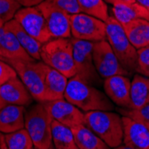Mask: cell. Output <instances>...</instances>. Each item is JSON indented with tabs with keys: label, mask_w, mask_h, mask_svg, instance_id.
<instances>
[{
	"label": "cell",
	"mask_w": 149,
	"mask_h": 149,
	"mask_svg": "<svg viewBox=\"0 0 149 149\" xmlns=\"http://www.w3.org/2000/svg\"><path fill=\"white\" fill-rule=\"evenodd\" d=\"M64 99L85 113L113 109V105L106 95L77 75L68 80Z\"/></svg>",
	"instance_id": "1"
},
{
	"label": "cell",
	"mask_w": 149,
	"mask_h": 149,
	"mask_svg": "<svg viewBox=\"0 0 149 149\" xmlns=\"http://www.w3.org/2000/svg\"><path fill=\"white\" fill-rule=\"evenodd\" d=\"M85 125L112 148L123 142V123L115 113L110 111H91L85 113Z\"/></svg>",
	"instance_id": "2"
},
{
	"label": "cell",
	"mask_w": 149,
	"mask_h": 149,
	"mask_svg": "<svg viewBox=\"0 0 149 149\" xmlns=\"http://www.w3.org/2000/svg\"><path fill=\"white\" fill-rule=\"evenodd\" d=\"M40 57L43 63L57 70L67 78H72L77 73L72 44L69 38H53L43 44Z\"/></svg>",
	"instance_id": "3"
},
{
	"label": "cell",
	"mask_w": 149,
	"mask_h": 149,
	"mask_svg": "<svg viewBox=\"0 0 149 149\" xmlns=\"http://www.w3.org/2000/svg\"><path fill=\"white\" fill-rule=\"evenodd\" d=\"M106 24V40L119 62L130 73L138 71V50L135 48L118 21L109 17Z\"/></svg>",
	"instance_id": "4"
},
{
	"label": "cell",
	"mask_w": 149,
	"mask_h": 149,
	"mask_svg": "<svg viewBox=\"0 0 149 149\" xmlns=\"http://www.w3.org/2000/svg\"><path fill=\"white\" fill-rule=\"evenodd\" d=\"M52 117L43 103L33 105L25 113L24 129L38 149H48L53 145Z\"/></svg>",
	"instance_id": "5"
},
{
	"label": "cell",
	"mask_w": 149,
	"mask_h": 149,
	"mask_svg": "<svg viewBox=\"0 0 149 149\" xmlns=\"http://www.w3.org/2000/svg\"><path fill=\"white\" fill-rule=\"evenodd\" d=\"M15 70L17 76L28 88L32 97L38 103L46 102L44 79L42 75V62H27L21 60H5Z\"/></svg>",
	"instance_id": "6"
},
{
	"label": "cell",
	"mask_w": 149,
	"mask_h": 149,
	"mask_svg": "<svg viewBox=\"0 0 149 149\" xmlns=\"http://www.w3.org/2000/svg\"><path fill=\"white\" fill-rule=\"evenodd\" d=\"M73 59L76 67V75L89 84H99L100 76L97 73L93 61L94 43L86 40L71 38Z\"/></svg>",
	"instance_id": "7"
},
{
	"label": "cell",
	"mask_w": 149,
	"mask_h": 149,
	"mask_svg": "<svg viewBox=\"0 0 149 149\" xmlns=\"http://www.w3.org/2000/svg\"><path fill=\"white\" fill-rule=\"evenodd\" d=\"M71 33L74 38L93 43L106 39V24L84 13L71 15Z\"/></svg>",
	"instance_id": "8"
},
{
	"label": "cell",
	"mask_w": 149,
	"mask_h": 149,
	"mask_svg": "<svg viewBox=\"0 0 149 149\" xmlns=\"http://www.w3.org/2000/svg\"><path fill=\"white\" fill-rule=\"evenodd\" d=\"M93 61L99 76L107 79L114 75H128L130 72L120 64L107 40L94 43Z\"/></svg>",
	"instance_id": "9"
},
{
	"label": "cell",
	"mask_w": 149,
	"mask_h": 149,
	"mask_svg": "<svg viewBox=\"0 0 149 149\" xmlns=\"http://www.w3.org/2000/svg\"><path fill=\"white\" fill-rule=\"evenodd\" d=\"M46 20L47 28L54 38H69L71 33V15L52 0H45L38 6Z\"/></svg>",
	"instance_id": "10"
},
{
	"label": "cell",
	"mask_w": 149,
	"mask_h": 149,
	"mask_svg": "<svg viewBox=\"0 0 149 149\" xmlns=\"http://www.w3.org/2000/svg\"><path fill=\"white\" fill-rule=\"evenodd\" d=\"M15 19L31 37L41 44H45L54 38L49 32L46 20L38 6L21 8Z\"/></svg>",
	"instance_id": "11"
},
{
	"label": "cell",
	"mask_w": 149,
	"mask_h": 149,
	"mask_svg": "<svg viewBox=\"0 0 149 149\" xmlns=\"http://www.w3.org/2000/svg\"><path fill=\"white\" fill-rule=\"evenodd\" d=\"M43 104L52 119L64 126L72 129L85 125V113L64 98L44 102Z\"/></svg>",
	"instance_id": "12"
},
{
	"label": "cell",
	"mask_w": 149,
	"mask_h": 149,
	"mask_svg": "<svg viewBox=\"0 0 149 149\" xmlns=\"http://www.w3.org/2000/svg\"><path fill=\"white\" fill-rule=\"evenodd\" d=\"M131 81L124 75H114L104 79V89L106 96L121 108H130Z\"/></svg>",
	"instance_id": "13"
},
{
	"label": "cell",
	"mask_w": 149,
	"mask_h": 149,
	"mask_svg": "<svg viewBox=\"0 0 149 149\" xmlns=\"http://www.w3.org/2000/svg\"><path fill=\"white\" fill-rule=\"evenodd\" d=\"M0 97L6 104L21 106L30 105L34 99L17 75L0 86Z\"/></svg>",
	"instance_id": "14"
},
{
	"label": "cell",
	"mask_w": 149,
	"mask_h": 149,
	"mask_svg": "<svg viewBox=\"0 0 149 149\" xmlns=\"http://www.w3.org/2000/svg\"><path fill=\"white\" fill-rule=\"evenodd\" d=\"M41 68L44 79L46 102L64 98L68 78L43 62L41 63Z\"/></svg>",
	"instance_id": "15"
},
{
	"label": "cell",
	"mask_w": 149,
	"mask_h": 149,
	"mask_svg": "<svg viewBox=\"0 0 149 149\" xmlns=\"http://www.w3.org/2000/svg\"><path fill=\"white\" fill-rule=\"evenodd\" d=\"M123 143L133 149H149V130L128 117H123Z\"/></svg>",
	"instance_id": "16"
},
{
	"label": "cell",
	"mask_w": 149,
	"mask_h": 149,
	"mask_svg": "<svg viewBox=\"0 0 149 149\" xmlns=\"http://www.w3.org/2000/svg\"><path fill=\"white\" fill-rule=\"evenodd\" d=\"M0 48L3 56L6 59L27 62L35 61L23 49L16 37L5 28V25H0Z\"/></svg>",
	"instance_id": "17"
},
{
	"label": "cell",
	"mask_w": 149,
	"mask_h": 149,
	"mask_svg": "<svg viewBox=\"0 0 149 149\" xmlns=\"http://www.w3.org/2000/svg\"><path fill=\"white\" fill-rule=\"evenodd\" d=\"M25 113L24 106L15 104H6L0 109V132L8 134L24 129Z\"/></svg>",
	"instance_id": "18"
},
{
	"label": "cell",
	"mask_w": 149,
	"mask_h": 149,
	"mask_svg": "<svg viewBox=\"0 0 149 149\" xmlns=\"http://www.w3.org/2000/svg\"><path fill=\"white\" fill-rule=\"evenodd\" d=\"M5 28L11 31L13 35L16 37L18 41L23 47V49L29 54V55L35 60L40 61V51H41L42 45L38 42L37 39L31 37L29 33H27L25 30L21 26V24L15 20L13 19L5 24Z\"/></svg>",
	"instance_id": "19"
},
{
	"label": "cell",
	"mask_w": 149,
	"mask_h": 149,
	"mask_svg": "<svg viewBox=\"0 0 149 149\" xmlns=\"http://www.w3.org/2000/svg\"><path fill=\"white\" fill-rule=\"evenodd\" d=\"M123 27L130 42L137 50L149 45V21L136 19Z\"/></svg>",
	"instance_id": "20"
},
{
	"label": "cell",
	"mask_w": 149,
	"mask_h": 149,
	"mask_svg": "<svg viewBox=\"0 0 149 149\" xmlns=\"http://www.w3.org/2000/svg\"><path fill=\"white\" fill-rule=\"evenodd\" d=\"M112 13L113 17L123 26L136 19L149 21V12L137 2L114 5L112 8Z\"/></svg>",
	"instance_id": "21"
},
{
	"label": "cell",
	"mask_w": 149,
	"mask_h": 149,
	"mask_svg": "<svg viewBox=\"0 0 149 149\" xmlns=\"http://www.w3.org/2000/svg\"><path fill=\"white\" fill-rule=\"evenodd\" d=\"M130 99L129 109H138L149 103V77L139 73L134 75L131 80Z\"/></svg>",
	"instance_id": "22"
},
{
	"label": "cell",
	"mask_w": 149,
	"mask_h": 149,
	"mask_svg": "<svg viewBox=\"0 0 149 149\" xmlns=\"http://www.w3.org/2000/svg\"><path fill=\"white\" fill-rule=\"evenodd\" d=\"M71 130L79 149H111L109 146L86 125H79Z\"/></svg>",
	"instance_id": "23"
},
{
	"label": "cell",
	"mask_w": 149,
	"mask_h": 149,
	"mask_svg": "<svg viewBox=\"0 0 149 149\" xmlns=\"http://www.w3.org/2000/svg\"><path fill=\"white\" fill-rule=\"evenodd\" d=\"M52 139L56 149H79L72 130L55 120H52Z\"/></svg>",
	"instance_id": "24"
},
{
	"label": "cell",
	"mask_w": 149,
	"mask_h": 149,
	"mask_svg": "<svg viewBox=\"0 0 149 149\" xmlns=\"http://www.w3.org/2000/svg\"><path fill=\"white\" fill-rule=\"evenodd\" d=\"M81 12L106 22L109 19L108 8L104 0H78Z\"/></svg>",
	"instance_id": "25"
},
{
	"label": "cell",
	"mask_w": 149,
	"mask_h": 149,
	"mask_svg": "<svg viewBox=\"0 0 149 149\" xmlns=\"http://www.w3.org/2000/svg\"><path fill=\"white\" fill-rule=\"evenodd\" d=\"M5 142L8 149H34V144L25 129L4 134Z\"/></svg>",
	"instance_id": "26"
},
{
	"label": "cell",
	"mask_w": 149,
	"mask_h": 149,
	"mask_svg": "<svg viewBox=\"0 0 149 149\" xmlns=\"http://www.w3.org/2000/svg\"><path fill=\"white\" fill-rule=\"evenodd\" d=\"M21 6L16 0H0V25H5L15 19Z\"/></svg>",
	"instance_id": "27"
},
{
	"label": "cell",
	"mask_w": 149,
	"mask_h": 149,
	"mask_svg": "<svg viewBox=\"0 0 149 149\" xmlns=\"http://www.w3.org/2000/svg\"><path fill=\"white\" fill-rule=\"evenodd\" d=\"M120 112L123 116L137 121L149 130V103L138 108V109L123 108Z\"/></svg>",
	"instance_id": "28"
},
{
	"label": "cell",
	"mask_w": 149,
	"mask_h": 149,
	"mask_svg": "<svg viewBox=\"0 0 149 149\" xmlns=\"http://www.w3.org/2000/svg\"><path fill=\"white\" fill-rule=\"evenodd\" d=\"M141 75L149 77V45L138 50V71Z\"/></svg>",
	"instance_id": "29"
},
{
	"label": "cell",
	"mask_w": 149,
	"mask_h": 149,
	"mask_svg": "<svg viewBox=\"0 0 149 149\" xmlns=\"http://www.w3.org/2000/svg\"><path fill=\"white\" fill-rule=\"evenodd\" d=\"M52 1L70 15L82 13L78 0H52Z\"/></svg>",
	"instance_id": "30"
},
{
	"label": "cell",
	"mask_w": 149,
	"mask_h": 149,
	"mask_svg": "<svg viewBox=\"0 0 149 149\" xmlns=\"http://www.w3.org/2000/svg\"><path fill=\"white\" fill-rule=\"evenodd\" d=\"M17 73L15 70L10 64L0 59V86L6 82L12 77H15Z\"/></svg>",
	"instance_id": "31"
},
{
	"label": "cell",
	"mask_w": 149,
	"mask_h": 149,
	"mask_svg": "<svg viewBox=\"0 0 149 149\" xmlns=\"http://www.w3.org/2000/svg\"><path fill=\"white\" fill-rule=\"evenodd\" d=\"M16 1L23 7H33L38 6L45 0H16Z\"/></svg>",
	"instance_id": "32"
},
{
	"label": "cell",
	"mask_w": 149,
	"mask_h": 149,
	"mask_svg": "<svg viewBox=\"0 0 149 149\" xmlns=\"http://www.w3.org/2000/svg\"><path fill=\"white\" fill-rule=\"evenodd\" d=\"M105 1L108 2V3H110V4H113L114 6V5H117V4L134 3V2H136V0H105Z\"/></svg>",
	"instance_id": "33"
},
{
	"label": "cell",
	"mask_w": 149,
	"mask_h": 149,
	"mask_svg": "<svg viewBox=\"0 0 149 149\" xmlns=\"http://www.w3.org/2000/svg\"><path fill=\"white\" fill-rule=\"evenodd\" d=\"M136 2L141 5L149 12V0H136Z\"/></svg>",
	"instance_id": "34"
},
{
	"label": "cell",
	"mask_w": 149,
	"mask_h": 149,
	"mask_svg": "<svg viewBox=\"0 0 149 149\" xmlns=\"http://www.w3.org/2000/svg\"><path fill=\"white\" fill-rule=\"evenodd\" d=\"M113 149H133V148H131V147H130V146H128L126 145H120L118 147H115Z\"/></svg>",
	"instance_id": "35"
},
{
	"label": "cell",
	"mask_w": 149,
	"mask_h": 149,
	"mask_svg": "<svg viewBox=\"0 0 149 149\" xmlns=\"http://www.w3.org/2000/svg\"><path fill=\"white\" fill-rule=\"evenodd\" d=\"M6 105V102L1 98V97H0V109H2L3 107H5Z\"/></svg>",
	"instance_id": "36"
},
{
	"label": "cell",
	"mask_w": 149,
	"mask_h": 149,
	"mask_svg": "<svg viewBox=\"0 0 149 149\" xmlns=\"http://www.w3.org/2000/svg\"><path fill=\"white\" fill-rule=\"evenodd\" d=\"M1 149H8L7 146H6V144L5 142V138L3 136V139H2V144H1Z\"/></svg>",
	"instance_id": "37"
},
{
	"label": "cell",
	"mask_w": 149,
	"mask_h": 149,
	"mask_svg": "<svg viewBox=\"0 0 149 149\" xmlns=\"http://www.w3.org/2000/svg\"><path fill=\"white\" fill-rule=\"evenodd\" d=\"M3 136L4 134L0 132V149H1V144H2V139H3Z\"/></svg>",
	"instance_id": "38"
},
{
	"label": "cell",
	"mask_w": 149,
	"mask_h": 149,
	"mask_svg": "<svg viewBox=\"0 0 149 149\" xmlns=\"http://www.w3.org/2000/svg\"><path fill=\"white\" fill-rule=\"evenodd\" d=\"M48 149H56V148H55V146H54V145H52V146H50Z\"/></svg>",
	"instance_id": "39"
},
{
	"label": "cell",
	"mask_w": 149,
	"mask_h": 149,
	"mask_svg": "<svg viewBox=\"0 0 149 149\" xmlns=\"http://www.w3.org/2000/svg\"><path fill=\"white\" fill-rule=\"evenodd\" d=\"M34 149H38V148H36V147H34Z\"/></svg>",
	"instance_id": "40"
}]
</instances>
